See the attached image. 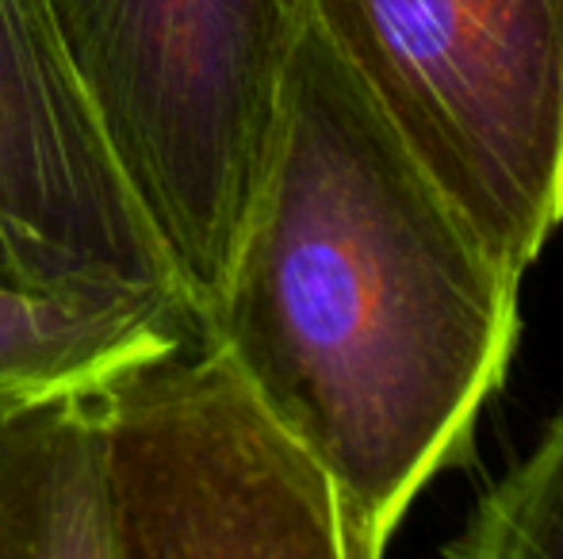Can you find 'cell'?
Returning <instances> with one entry per match:
<instances>
[{
    "mask_svg": "<svg viewBox=\"0 0 563 559\" xmlns=\"http://www.w3.org/2000/svg\"><path fill=\"white\" fill-rule=\"evenodd\" d=\"M200 329L180 299L0 283V422L92 403Z\"/></svg>",
    "mask_w": 563,
    "mask_h": 559,
    "instance_id": "6",
    "label": "cell"
},
{
    "mask_svg": "<svg viewBox=\"0 0 563 559\" xmlns=\"http://www.w3.org/2000/svg\"><path fill=\"white\" fill-rule=\"evenodd\" d=\"M208 334L327 476L356 559L472 456L518 345V277L307 15Z\"/></svg>",
    "mask_w": 563,
    "mask_h": 559,
    "instance_id": "1",
    "label": "cell"
},
{
    "mask_svg": "<svg viewBox=\"0 0 563 559\" xmlns=\"http://www.w3.org/2000/svg\"><path fill=\"white\" fill-rule=\"evenodd\" d=\"M441 559H563V411L483 494Z\"/></svg>",
    "mask_w": 563,
    "mask_h": 559,
    "instance_id": "8",
    "label": "cell"
},
{
    "mask_svg": "<svg viewBox=\"0 0 563 559\" xmlns=\"http://www.w3.org/2000/svg\"><path fill=\"white\" fill-rule=\"evenodd\" d=\"M92 414L119 559H356L327 476L208 329Z\"/></svg>",
    "mask_w": 563,
    "mask_h": 559,
    "instance_id": "4",
    "label": "cell"
},
{
    "mask_svg": "<svg viewBox=\"0 0 563 559\" xmlns=\"http://www.w3.org/2000/svg\"><path fill=\"white\" fill-rule=\"evenodd\" d=\"M208 329L242 242L303 0H46Z\"/></svg>",
    "mask_w": 563,
    "mask_h": 559,
    "instance_id": "2",
    "label": "cell"
},
{
    "mask_svg": "<svg viewBox=\"0 0 563 559\" xmlns=\"http://www.w3.org/2000/svg\"><path fill=\"white\" fill-rule=\"evenodd\" d=\"M510 277L563 223V0H303Z\"/></svg>",
    "mask_w": 563,
    "mask_h": 559,
    "instance_id": "3",
    "label": "cell"
},
{
    "mask_svg": "<svg viewBox=\"0 0 563 559\" xmlns=\"http://www.w3.org/2000/svg\"><path fill=\"white\" fill-rule=\"evenodd\" d=\"M0 559H119L92 403L0 422Z\"/></svg>",
    "mask_w": 563,
    "mask_h": 559,
    "instance_id": "7",
    "label": "cell"
},
{
    "mask_svg": "<svg viewBox=\"0 0 563 559\" xmlns=\"http://www.w3.org/2000/svg\"><path fill=\"white\" fill-rule=\"evenodd\" d=\"M0 283L188 306L46 0H0Z\"/></svg>",
    "mask_w": 563,
    "mask_h": 559,
    "instance_id": "5",
    "label": "cell"
}]
</instances>
